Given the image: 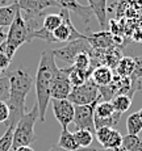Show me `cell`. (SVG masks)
Listing matches in <instances>:
<instances>
[{
	"label": "cell",
	"instance_id": "6da1fadb",
	"mask_svg": "<svg viewBox=\"0 0 142 151\" xmlns=\"http://www.w3.org/2000/svg\"><path fill=\"white\" fill-rule=\"evenodd\" d=\"M58 66L56 63V57L53 54V49H46L41 53L40 63L37 67L36 79V96L38 105V120L40 122H45L46 109H48L49 101L51 99V86L58 74Z\"/></svg>",
	"mask_w": 142,
	"mask_h": 151
},
{
	"label": "cell",
	"instance_id": "7a4b0ae2",
	"mask_svg": "<svg viewBox=\"0 0 142 151\" xmlns=\"http://www.w3.org/2000/svg\"><path fill=\"white\" fill-rule=\"evenodd\" d=\"M9 78V97L7 105L9 108V120L7 126H16L20 118L25 114V100L33 87V78L24 68H17L14 71H7Z\"/></svg>",
	"mask_w": 142,
	"mask_h": 151
},
{
	"label": "cell",
	"instance_id": "3957f363",
	"mask_svg": "<svg viewBox=\"0 0 142 151\" xmlns=\"http://www.w3.org/2000/svg\"><path fill=\"white\" fill-rule=\"evenodd\" d=\"M34 30L28 25V22L24 20L21 14V11H17L14 16L13 22L11 24L9 30L7 32V38L0 45V50H3L11 59H13V55L16 54L17 49L27 42H30L33 40Z\"/></svg>",
	"mask_w": 142,
	"mask_h": 151
},
{
	"label": "cell",
	"instance_id": "277c9868",
	"mask_svg": "<svg viewBox=\"0 0 142 151\" xmlns=\"http://www.w3.org/2000/svg\"><path fill=\"white\" fill-rule=\"evenodd\" d=\"M37 118H38V105L34 104L30 112L25 113L14 126L12 143L13 151L22 146H30L37 139L36 134H34V124H36Z\"/></svg>",
	"mask_w": 142,
	"mask_h": 151
},
{
	"label": "cell",
	"instance_id": "5b68a950",
	"mask_svg": "<svg viewBox=\"0 0 142 151\" xmlns=\"http://www.w3.org/2000/svg\"><path fill=\"white\" fill-rule=\"evenodd\" d=\"M100 92L99 87L96 86L91 79L80 86L72 87L67 100L71 101L75 106L76 105H89L96 101H100Z\"/></svg>",
	"mask_w": 142,
	"mask_h": 151
},
{
	"label": "cell",
	"instance_id": "8992f818",
	"mask_svg": "<svg viewBox=\"0 0 142 151\" xmlns=\"http://www.w3.org/2000/svg\"><path fill=\"white\" fill-rule=\"evenodd\" d=\"M92 47L89 45L88 40H87V36L83 37V38H78L74 40V41H70L66 46H62V47L58 49H53V54L54 57L61 59L62 62L68 63V65H72L74 63V59L78 54L80 53H89L91 54Z\"/></svg>",
	"mask_w": 142,
	"mask_h": 151
},
{
	"label": "cell",
	"instance_id": "52a82bcc",
	"mask_svg": "<svg viewBox=\"0 0 142 151\" xmlns=\"http://www.w3.org/2000/svg\"><path fill=\"white\" fill-rule=\"evenodd\" d=\"M121 116L123 114L115 112L111 101L97 103L96 108H95V117H94L95 129H99V127H115L120 122Z\"/></svg>",
	"mask_w": 142,
	"mask_h": 151
},
{
	"label": "cell",
	"instance_id": "ba28073f",
	"mask_svg": "<svg viewBox=\"0 0 142 151\" xmlns=\"http://www.w3.org/2000/svg\"><path fill=\"white\" fill-rule=\"evenodd\" d=\"M59 13L62 14V24L53 32V40L54 42H70L78 38H83L86 34H82L80 32L76 30L74 27L70 17V12L67 9L61 8Z\"/></svg>",
	"mask_w": 142,
	"mask_h": 151
},
{
	"label": "cell",
	"instance_id": "9c48e42d",
	"mask_svg": "<svg viewBox=\"0 0 142 151\" xmlns=\"http://www.w3.org/2000/svg\"><path fill=\"white\" fill-rule=\"evenodd\" d=\"M97 103L89 104V105H76L75 106V113H74V120L72 122L75 125V129H86L89 130L91 133H96L95 129V122H94V117H95V108H96Z\"/></svg>",
	"mask_w": 142,
	"mask_h": 151
},
{
	"label": "cell",
	"instance_id": "30bf717a",
	"mask_svg": "<svg viewBox=\"0 0 142 151\" xmlns=\"http://www.w3.org/2000/svg\"><path fill=\"white\" fill-rule=\"evenodd\" d=\"M53 113L56 116L57 121L62 126V129H67L68 125L74 120L75 105L71 101H68L67 99H65V100H53Z\"/></svg>",
	"mask_w": 142,
	"mask_h": 151
},
{
	"label": "cell",
	"instance_id": "8fae6325",
	"mask_svg": "<svg viewBox=\"0 0 142 151\" xmlns=\"http://www.w3.org/2000/svg\"><path fill=\"white\" fill-rule=\"evenodd\" d=\"M72 86L68 79L67 68H59L51 86V99L53 100H65L68 97Z\"/></svg>",
	"mask_w": 142,
	"mask_h": 151
},
{
	"label": "cell",
	"instance_id": "7c38bea8",
	"mask_svg": "<svg viewBox=\"0 0 142 151\" xmlns=\"http://www.w3.org/2000/svg\"><path fill=\"white\" fill-rule=\"evenodd\" d=\"M21 12L32 16H43L45 9L51 7H58L54 0H17Z\"/></svg>",
	"mask_w": 142,
	"mask_h": 151
},
{
	"label": "cell",
	"instance_id": "4fadbf2b",
	"mask_svg": "<svg viewBox=\"0 0 142 151\" xmlns=\"http://www.w3.org/2000/svg\"><path fill=\"white\" fill-rule=\"evenodd\" d=\"M57 3V5L59 8H63V9H67L68 12H74L76 13L80 19L84 21V24L87 25L91 20L92 13L91 8L88 5H82L80 3H78L76 0H54Z\"/></svg>",
	"mask_w": 142,
	"mask_h": 151
},
{
	"label": "cell",
	"instance_id": "5bb4252c",
	"mask_svg": "<svg viewBox=\"0 0 142 151\" xmlns=\"http://www.w3.org/2000/svg\"><path fill=\"white\" fill-rule=\"evenodd\" d=\"M89 45L92 49H108L116 45V40L113 34L108 30H101L97 33H92L89 36H87Z\"/></svg>",
	"mask_w": 142,
	"mask_h": 151
},
{
	"label": "cell",
	"instance_id": "9a60e30c",
	"mask_svg": "<svg viewBox=\"0 0 142 151\" xmlns=\"http://www.w3.org/2000/svg\"><path fill=\"white\" fill-rule=\"evenodd\" d=\"M88 7L91 8L92 13L96 16L101 30L108 29V8L107 0H88Z\"/></svg>",
	"mask_w": 142,
	"mask_h": 151
},
{
	"label": "cell",
	"instance_id": "2e32d148",
	"mask_svg": "<svg viewBox=\"0 0 142 151\" xmlns=\"http://www.w3.org/2000/svg\"><path fill=\"white\" fill-rule=\"evenodd\" d=\"M113 78H115L113 70L107 67V66H97V67L92 70V74H91V80L97 87L109 86L113 82Z\"/></svg>",
	"mask_w": 142,
	"mask_h": 151
},
{
	"label": "cell",
	"instance_id": "e0dca14e",
	"mask_svg": "<svg viewBox=\"0 0 142 151\" xmlns=\"http://www.w3.org/2000/svg\"><path fill=\"white\" fill-rule=\"evenodd\" d=\"M17 11H19L17 1H14L11 5H3V7H0V28L11 27Z\"/></svg>",
	"mask_w": 142,
	"mask_h": 151
},
{
	"label": "cell",
	"instance_id": "ac0fdd59",
	"mask_svg": "<svg viewBox=\"0 0 142 151\" xmlns=\"http://www.w3.org/2000/svg\"><path fill=\"white\" fill-rule=\"evenodd\" d=\"M134 58L123 57V59L118 62L115 68V75L120 78H130L134 74Z\"/></svg>",
	"mask_w": 142,
	"mask_h": 151
},
{
	"label": "cell",
	"instance_id": "d6986e66",
	"mask_svg": "<svg viewBox=\"0 0 142 151\" xmlns=\"http://www.w3.org/2000/svg\"><path fill=\"white\" fill-rule=\"evenodd\" d=\"M58 146L67 151H75V150L80 149L76 139L74 137V133L68 132V129H62L61 135H59V141H58Z\"/></svg>",
	"mask_w": 142,
	"mask_h": 151
},
{
	"label": "cell",
	"instance_id": "ffe728a7",
	"mask_svg": "<svg viewBox=\"0 0 142 151\" xmlns=\"http://www.w3.org/2000/svg\"><path fill=\"white\" fill-rule=\"evenodd\" d=\"M132 99L133 97L126 96V95H117V96H115L111 100L112 105H113L115 112L120 113V114L128 112L129 108L132 106Z\"/></svg>",
	"mask_w": 142,
	"mask_h": 151
},
{
	"label": "cell",
	"instance_id": "44dd1931",
	"mask_svg": "<svg viewBox=\"0 0 142 151\" xmlns=\"http://www.w3.org/2000/svg\"><path fill=\"white\" fill-rule=\"evenodd\" d=\"M62 24V14L61 13H49L45 14L42 21V28L49 33H53Z\"/></svg>",
	"mask_w": 142,
	"mask_h": 151
},
{
	"label": "cell",
	"instance_id": "7402d4cb",
	"mask_svg": "<svg viewBox=\"0 0 142 151\" xmlns=\"http://www.w3.org/2000/svg\"><path fill=\"white\" fill-rule=\"evenodd\" d=\"M126 130L130 135H138L142 132V120L138 114V112L132 113L126 118Z\"/></svg>",
	"mask_w": 142,
	"mask_h": 151
},
{
	"label": "cell",
	"instance_id": "603a6c76",
	"mask_svg": "<svg viewBox=\"0 0 142 151\" xmlns=\"http://www.w3.org/2000/svg\"><path fill=\"white\" fill-rule=\"evenodd\" d=\"M124 151H142V141L138 135H125L123 137V145H121Z\"/></svg>",
	"mask_w": 142,
	"mask_h": 151
},
{
	"label": "cell",
	"instance_id": "cb8c5ba5",
	"mask_svg": "<svg viewBox=\"0 0 142 151\" xmlns=\"http://www.w3.org/2000/svg\"><path fill=\"white\" fill-rule=\"evenodd\" d=\"M74 137L76 139L79 147H89L94 141V133L86 129H78L74 132Z\"/></svg>",
	"mask_w": 142,
	"mask_h": 151
},
{
	"label": "cell",
	"instance_id": "d4e9b609",
	"mask_svg": "<svg viewBox=\"0 0 142 151\" xmlns=\"http://www.w3.org/2000/svg\"><path fill=\"white\" fill-rule=\"evenodd\" d=\"M13 126H7V130L0 137V151H9L13 143Z\"/></svg>",
	"mask_w": 142,
	"mask_h": 151
},
{
	"label": "cell",
	"instance_id": "484cf974",
	"mask_svg": "<svg viewBox=\"0 0 142 151\" xmlns=\"http://www.w3.org/2000/svg\"><path fill=\"white\" fill-rule=\"evenodd\" d=\"M71 66H74L78 70H89L92 68L91 66V55L89 53H80L75 57L74 63Z\"/></svg>",
	"mask_w": 142,
	"mask_h": 151
},
{
	"label": "cell",
	"instance_id": "4316f807",
	"mask_svg": "<svg viewBox=\"0 0 142 151\" xmlns=\"http://www.w3.org/2000/svg\"><path fill=\"white\" fill-rule=\"evenodd\" d=\"M121 145H123V135L117 130L112 129L111 135H109L108 141L103 149H118V147H121Z\"/></svg>",
	"mask_w": 142,
	"mask_h": 151
},
{
	"label": "cell",
	"instance_id": "83f0119b",
	"mask_svg": "<svg viewBox=\"0 0 142 151\" xmlns=\"http://www.w3.org/2000/svg\"><path fill=\"white\" fill-rule=\"evenodd\" d=\"M8 97H9V78L5 72L0 76V101L7 103Z\"/></svg>",
	"mask_w": 142,
	"mask_h": 151
},
{
	"label": "cell",
	"instance_id": "f1b7e54d",
	"mask_svg": "<svg viewBox=\"0 0 142 151\" xmlns=\"http://www.w3.org/2000/svg\"><path fill=\"white\" fill-rule=\"evenodd\" d=\"M113 127H99V129H96V138L97 141H99V143L101 145V146H105L107 141H108L109 135H111V132Z\"/></svg>",
	"mask_w": 142,
	"mask_h": 151
},
{
	"label": "cell",
	"instance_id": "f546056e",
	"mask_svg": "<svg viewBox=\"0 0 142 151\" xmlns=\"http://www.w3.org/2000/svg\"><path fill=\"white\" fill-rule=\"evenodd\" d=\"M11 62H12V59L3 50H0V76L4 75L5 72L8 71V67H9Z\"/></svg>",
	"mask_w": 142,
	"mask_h": 151
},
{
	"label": "cell",
	"instance_id": "4dcf8cb0",
	"mask_svg": "<svg viewBox=\"0 0 142 151\" xmlns=\"http://www.w3.org/2000/svg\"><path fill=\"white\" fill-rule=\"evenodd\" d=\"M9 120V108L5 101H0V124H7Z\"/></svg>",
	"mask_w": 142,
	"mask_h": 151
},
{
	"label": "cell",
	"instance_id": "1f68e13d",
	"mask_svg": "<svg viewBox=\"0 0 142 151\" xmlns=\"http://www.w3.org/2000/svg\"><path fill=\"white\" fill-rule=\"evenodd\" d=\"M134 74H133V76L137 78V79H140L142 78V57H137L134 58Z\"/></svg>",
	"mask_w": 142,
	"mask_h": 151
},
{
	"label": "cell",
	"instance_id": "d6a6232c",
	"mask_svg": "<svg viewBox=\"0 0 142 151\" xmlns=\"http://www.w3.org/2000/svg\"><path fill=\"white\" fill-rule=\"evenodd\" d=\"M5 38H7V32H5L3 28H0V45L5 41Z\"/></svg>",
	"mask_w": 142,
	"mask_h": 151
},
{
	"label": "cell",
	"instance_id": "836d02e7",
	"mask_svg": "<svg viewBox=\"0 0 142 151\" xmlns=\"http://www.w3.org/2000/svg\"><path fill=\"white\" fill-rule=\"evenodd\" d=\"M103 149H95V147H80L75 151H101Z\"/></svg>",
	"mask_w": 142,
	"mask_h": 151
},
{
	"label": "cell",
	"instance_id": "e575fe53",
	"mask_svg": "<svg viewBox=\"0 0 142 151\" xmlns=\"http://www.w3.org/2000/svg\"><path fill=\"white\" fill-rule=\"evenodd\" d=\"M14 151H34L32 149L30 146H22V147H19V149H16Z\"/></svg>",
	"mask_w": 142,
	"mask_h": 151
},
{
	"label": "cell",
	"instance_id": "d590c367",
	"mask_svg": "<svg viewBox=\"0 0 142 151\" xmlns=\"http://www.w3.org/2000/svg\"><path fill=\"white\" fill-rule=\"evenodd\" d=\"M49 151H67V150H65V149H62V147H59L58 145H54V146L51 147V149L49 150Z\"/></svg>",
	"mask_w": 142,
	"mask_h": 151
},
{
	"label": "cell",
	"instance_id": "8d00e7d4",
	"mask_svg": "<svg viewBox=\"0 0 142 151\" xmlns=\"http://www.w3.org/2000/svg\"><path fill=\"white\" fill-rule=\"evenodd\" d=\"M101 151H124L123 147H118V149H103Z\"/></svg>",
	"mask_w": 142,
	"mask_h": 151
},
{
	"label": "cell",
	"instance_id": "74e56055",
	"mask_svg": "<svg viewBox=\"0 0 142 151\" xmlns=\"http://www.w3.org/2000/svg\"><path fill=\"white\" fill-rule=\"evenodd\" d=\"M0 1H1L3 5H7V3H9L11 0H0ZM13 1H17V0H13Z\"/></svg>",
	"mask_w": 142,
	"mask_h": 151
},
{
	"label": "cell",
	"instance_id": "f35d334b",
	"mask_svg": "<svg viewBox=\"0 0 142 151\" xmlns=\"http://www.w3.org/2000/svg\"><path fill=\"white\" fill-rule=\"evenodd\" d=\"M138 114H140V117H141V120H142V109L138 110Z\"/></svg>",
	"mask_w": 142,
	"mask_h": 151
}]
</instances>
